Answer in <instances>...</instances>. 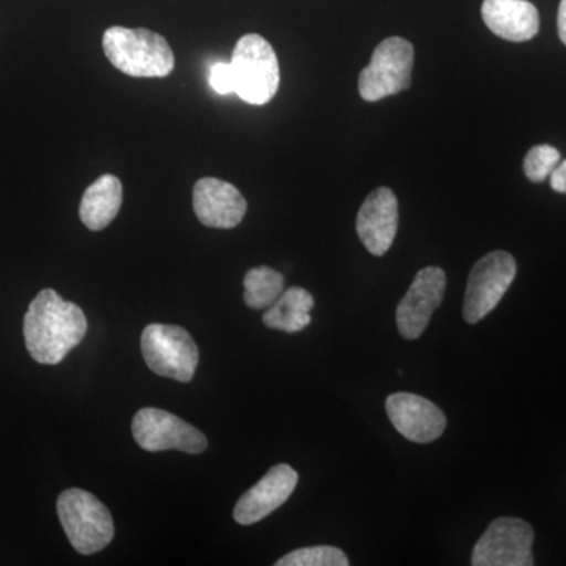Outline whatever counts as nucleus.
I'll return each mask as SVG.
<instances>
[{
    "mask_svg": "<svg viewBox=\"0 0 566 566\" xmlns=\"http://www.w3.org/2000/svg\"><path fill=\"white\" fill-rule=\"evenodd\" d=\"M88 323L80 305L46 289L29 305L24 316L28 352L39 364L55 365L84 340Z\"/></svg>",
    "mask_w": 566,
    "mask_h": 566,
    "instance_id": "1",
    "label": "nucleus"
},
{
    "mask_svg": "<svg viewBox=\"0 0 566 566\" xmlns=\"http://www.w3.org/2000/svg\"><path fill=\"white\" fill-rule=\"evenodd\" d=\"M103 50L112 66L133 77H166L175 69V54L159 33L114 25L103 35Z\"/></svg>",
    "mask_w": 566,
    "mask_h": 566,
    "instance_id": "2",
    "label": "nucleus"
},
{
    "mask_svg": "<svg viewBox=\"0 0 566 566\" xmlns=\"http://www.w3.org/2000/svg\"><path fill=\"white\" fill-rule=\"evenodd\" d=\"M57 515L71 546L84 556L99 553L114 539V521L107 506L80 488L63 491Z\"/></svg>",
    "mask_w": 566,
    "mask_h": 566,
    "instance_id": "3",
    "label": "nucleus"
},
{
    "mask_svg": "<svg viewBox=\"0 0 566 566\" xmlns=\"http://www.w3.org/2000/svg\"><path fill=\"white\" fill-rule=\"evenodd\" d=\"M234 93L243 102L263 106L274 98L281 84L277 54L270 41L248 33L234 46L232 61Z\"/></svg>",
    "mask_w": 566,
    "mask_h": 566,
    "instance_id": "4",
    "label": "nucleus"
},
{
    "mask_svg": "<svg viewBox=\"0 0 566 566\" xmlns=\"http://www.w3.org/2000/svg\"><path fill=\"white\" fill-rule=\"evenodd\" d=\"M142 354L156 375L189 382L199 365V348L188 331L174 324H150L140 338Z\"/></svg>",
    "mask_w": 566,
    "mask_h": 566,
    "instance_id": "5",
    "label": "nucleus"
},
{
    "mask_svg": "<svg viewBox=\"0 0 566 566\" xmlns=\"http://www.w3.org/2000/svg\"><path fill=\"white\" fill-rule=\"evenodd\" d=\"M415 69V46L400 36H390L376 46L370 63L359 76V93L368 103L411 87Z\"/></svg>",
    "mask_w": 566,
    "mask_h": 566,
    "instance_id": "6",
    "label": "nucleus"
},
{
    "mask_svg": "<svg viewBox=\"0 0 566 566\" xmlns=\"http://www.w3.org/2000/svg\"><path fill=\"white\" fill-rule=\"evenodd\" d=\"M516 260L512 253H486L472 268L465 286L463 316L469 324L482 322L497 307L516 277Z\"/></svg>",
    "mask_w": 566,
    "mask_h": 566,
    "instance_id": "7",
    "label": "nucleus"
},
{
    "mask_svg": "<svg viewBox=\"0 0 566 566\" xmlns=\"http://www.w3.org/2000/svg\"><path fill=\"white\" fill-rule=\"evenodd\" d=\"M133 436L147 452L180 450L199 455L208 447L202 431L164 409L144 408L134 416Z\"/></svg>",
    "mask_w": 566,
    "mask_h": 566,
    "instance_id": "8",
    "label": "nucleus"
},
{
    "mask_svg": "<svg viewBox=\"0 0 566 566\" xmlns=\"http://www.w3.org/2000/svg\"><path fill=\"white\" fill-rule=\"evenodd\" d=\"M534 528L517 517H499L490 524L472 553L474 566H532Z\"/></svg>",
    "mask_w": 566,
    "mask_h": 566,
    "instance_id": "9",
    "label": "nucleus"
},
{
    "mask_svg": "<svg viewBox=\"0 0 566 566\" xmlns=\"http://www.w3.org/2000/svg\"><path fill=\"white\" fill-rule=\"evenodd\" d=\"M447 277L438 266H428L417 273L408 293L397 307V326L401 337L416 340L424 333L436 308L444 300Z\"/></svg>",
    "mask_w": 566,
    "mask_h": 566,
    "instance_id": "10",
    "label": "nucleus"
},
{
    "mask_svg": "<svg viewBox=\"0 0 566 566\" xmlns=\"http://www.w3.org/2000/svg\"><path fill=\"white\" fill-rule=\"evenodd\" d=\"M386 411L395 430L417 444L441 438L447 427L444 412L419 395L398 392L387 397Z\"/></svg>",
    "mask_w": 566,
    "mask_h": 566,
    "instance_id": "11",
    "label": "nucleus"
},
{
    "mask_svg": "<svg viewBox=\"0 0 566 566\" xmlns=\"http://www.w3.org/2000/svg\"><path fill=\"white\" fill-rule=\"evenodd\" d=\"M297 482L300 476L292 465H274L255 486L241 495L240 501L234 505V521L241 526L260 523L289 501Z\"/></svg>",
    "mask_w": 566,
    "mask_h": 566,
    "instance_id": "12",
    "label": "nucleus"
},
{
    "mask_svg": "<svg viewBox=\"0 0 566 566\" xmlns=\"http://www.w3.org/2000/svg\"><path fill=\"white\" fill-rule=\"evenodd\" d=\"M192 205L197 219L211 229H234L248 211L243 193L232 182L212 177L196 182Z\"/></svg>",
    "mask_w": 566,
    "mask_h": 566,
    "instance_id": "13",
    "label": "nucleus"
},
{
    "mask_svg": "<svg viewBox=\"0 0 566 566\" xmlns=\"http://www.w3.org/2000/svg\"><path fill=\"white\" fill-rule=\"evenodd\" d=\"M357 234L368 252L386 255L398 230V200L389 188L375 189L357 212Z\"/></svg>",
    "mask_w": 566,
    "mask_h": 566,
    "instance_id": "14",
    "label": "nucleus"
},
{
    "mask_svg": "<svg viewBox=\"0 0 566 566\" xmlns=\"http://www.w3.org/2000/svg\"><path fill=\"white\" fill-rule=\"evenodd\" d=\"M482 18L494 35L523 43L539 31V14L528 0H483Z\"/></svg>",
    "mask_w": 566,
    "mask_h": 566,
    "instance_id": "15",
    "label": "nucleus"
},
{
    "mask_svg": "<svg viewBox=\"0 0 566 566\" xmlns=\"http://www.w3.org/2000/svg\"><path fill=\"white\" fill-rule=\"evenodd\" d=\"M123 186L115 175H103L85 189L80 205L81 221L92 232H99L120 211Z\"/></svg>",
    "mask_w": 566,
    "mask_h": 566,
    "instance_id": "16",
    "label": "nucleus"
},
{
    "mask_svg": "<svg viewBox=\"0 0 566 566\" xmlns=\"http://www.w3.org/2000/svg\"><path fill=\"white\" fill-rule=\"evenodd\" d=\"M314 296L301 286H292L263 315V324L271 329L294 334L312 322Z\"/></svg>",
    "mask_w": 566,
    "mask_h": 566,
    "instance_id": "17",
    "label": "nucleus"
},
{
    "mask_svg": "<svg viewBox=\"0 0 566 566\" xmlns=\"http://www.w3.org/2000/svg\"><path fill=\"white\" fill-rule=\"evenodd\" d=\"M283 275L270 266L253 268L244 277V301L253 311L270 308L282 296Z\"/></svg>",
    "mask_w": 566,
    "mask_h": 566,
    "instance_id": "18",
    "label": "nucleus"
},
{
    "mask_svg": "<svg viewBox=\"0 0 566 566\" xmlns=\"http://www.w3.org/2000/svg\"><path fill=\"white\" fill-rule=\"evenodd\" d=\"M277 566H348L349 560L344 551L334 546L303 547L286 554Z\"/></svg>",
    "mask_w": 566,
    "mask_h": 566,
    "instance_id": "19",
    "label": "nucleus"
},
{
    "mask_svg": "<svg viewBox=\"0 0 566 566\" xmlns=\"http://www.w3.org/2000/svg\"><path fill=\"white\" fill-rule=\"evenodd\" d=\"M558 163H560V153L557 148L553 145H536L524 159V174L528 180L542 182L551 177Z\"/></svg>",
    "mask_w": 566,
    "mask_h": 566,
    "instance_id": "20",
    "label": "nucleus"
},
{
    "mask_svg": "<svg viewBox=\"0 0 566 566\" xmlns=\"http://www.w3.org/2000/svg\"><path fill=\"white\" fill-rule=\"evenodd\" d=\"M210 85L212 91L219 95L234 93V76L232 65L226 62H218L210 70Z\"/></svg>",
    "mask_w": 566,
    "mask_h": 566,
    "instance_id": "21",
    "label": "nucleus"
},
{
    "mask_svg": "<svg viewBox=\"0 0 566 566\" xmlns=\"http://www.w3.org/2000/svg\"><path fill=\"white\" fill-rule=\"evenodd\" d=\"M551 188L556 192L566 193V161L558 163L551 174Z\"/></svg>",
    "mask_w": 566,
    "mask_h": 566,
    "instance_id": "22",
    "label": "nucleus"
},
{
    "mask_svg": "<svg viewBox=\"0 0 566 566\" xmlns=\"http://www.w3.org/2000/svg\"><path fill=\"white\" fill-rule=\"evenodd\" d=\"M558 36L566 46V0H562L557 17Z\"/></svg>",
    "mask_w": 566,
    "mask_h": 566,
    "instance_id": "23",
    "label": "nucleus"
}]
</instances>
